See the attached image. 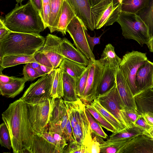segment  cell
<instances>
[{"instance_id":"6da1fadb","label":"cell","mask_w":153,"mask_h":153,"mask_svg":"<svg viewBox=\"0 0 153 153\" xmlns=\"http://www.w3.org/2000/svg\"><path fill=\"white\" fill-rule=\"evenodd\" d=\"M9 131L14 153H31L32 138L36 133L28 116L27 103L21 98L11 103L2 114Z\"/></svg>"},{"instance_id":"7a4b0ae2","label":"cell","mask_w":153,"mask_h":153,"mask_svg":"<svg viewBox=\"0 0 153 153\" xmlns=\"http://www.w3.org/2000/svg\"><path fill=\"white\" fill-rule=\"evenodd\" d=\"M3 21L5 26L13 32L40 36L46 28L40 14L29 0L25 4L17 3Z\"/></svg>"},{"instance_id":"3957f363","label":"cell","mask_w":153,"mask_h":153,"mask_svg":"<svg viewBox=\"0 0 153 153\" xmlns=\"http://www.w3.org/2000/svg\"><path fill=\"white\" fill-rule=\"evenodd\" d=\"M41 35L10 31L0 41V59L8 55L33 56L44 45Z\"/></svg>"},{"instance_id":"277c9868","label":"cell","mask_w":153,"mask_h":153,"mask_svg":"<svg viewBox=\"0 0 153 153\" xmlns=\"http://www.w3.org/2000/svg\"><path fill=\"white\" fill-rule=\"evenodd\" d=\"M64 102L71 122L74 138L77 143L82 146L85 138L93 132L85 113V105L79 98L74 102Z\"/></svg>"},{"instance_id":"5b68a950","label":"cell","mask_w":153,"mask_h":153,"mask_svg":"<svg viewBox=\"0 0 153 153\" xmlns=\"http://www.w3.org/2000/svg\"><path fill=\"white\" fill-rule=\"evenodd\" d=\"M116 22L120 26L122 34L125 39L135 40L142 47L150 40L147 26L136 14L121 12Z\"/></svg>"},{"instance_id":"8992f818","label":"cell","mask_w":153,"mask_h":153,"mask_svg":"<svg viewBox=\"0 0 153 153\" xmlns=\"http://www.w3.org/2000/svg\"><path fill=\"white\" fill-rule=\"evenodd\" d=\"M122 0H102L92 7L91 13L95 29L112 25L121 12Z\"/></svg>"},{"instance_id":"52a82bcc","label":"cell","mask_w":153,"mask_h":153,"mask_svg":"<svg viewBox=\"0 0 153 153\" xmlns=\"http://www.w3.org/2000/svg\"><path fill=\"white\" fill-rule=\"evenodd\" d=\"M26 103L28 116L33 128L36 133H42L49 123L52 98L36 99Z\"/></svg>"},{"instance_id":"ba28073f","label":"cell","mask_w":153,"mask_h":153,"mask_svg":"<svg viewBox=\"0 0 153 153\" xmlns=\"http://www.w3.org/2000/svg\"><path fill=\"white\" fill-rule=\"evenodd\" d=\"M148 60L146 53L133 51L123 56L119 66L134 97L138 94L135 85L137 72L139 68Z\"/></svg>"},{"instance_id":"9c48e42d","label":"cell","mask_w":153,"mask_h":153,"mask_svg":"<svg viewBox=\"0 0 153 153\" xmlns=\"http://www.w3.org/2000/svg\"><path fill=\"white\" fill-rule=\"evenodd\" d=\"M88 64L89 72L86 85L81 100L85 105L90 104L98 97L97 92L104 65L99 60L91 59Z\"/></svg>"},{"instance_id":"30bf717a","label":"cell","mask_w":153,"mask_h":153,"mask_svg":"<svg viewBox=\"0 0 153 153\" xmlns=\"http://www.w3.org/2000/svg\"><path fill=\"white\" fill-rule=\"evenodd\" d=\"M87 28L82 20L76 16L68 26L66 31L73 39L76 48L89 61L95 59V58L87 40L85 32Z\"/></svg>"},{"instance_id":"8fae6325","label":"cell","mask_w":153,"mask_h":153,"mask_svg":"<svg viewBox=\"0 0 153 153\" xmlns=\"http://www.w3.org/2000/svg\"><path fill=\"white\" fill-rule=\"evenodd\" d=\"M102 106L127 128L129 125L121 111L125 107L116 84L109 90L97 98Z\"/></svg>"},{"instance_id":"7c38bea8","label":"cell","mask_w":153,"mask_h":153,"mask_svg":"<svg viewBox=\"0 0 153 153\" xmlns=\"http://www.w3.org/2000/svg\"><path fill=\"white\" fill-rule=\"evenodd\" d=\"M56 69L30 84L21 97L26 102L45 98H51Z\"/></svg>"},{"instance_id":"4fadbf2b","label":"cell","mask_w":153,"mask_h":153,"mask_svg":"<svg viewBox=\"0 0 153 153\" xmlns=\"http://www.w3.org/2000/svg\"><path fill=\"white\" fill-rule=\"evenodd\" d=\"M31 153H62L63 151L51 132L45 131L33 137Z\"/></svg>"},{"instance_id":"5bb4252c","label":"cell","mask_w":153,"mask_h":153,"mask_svg":"<svg viewBox=\"0 0 153 153\" xmlns=\"http://www.w3.org/2000/svg\"><path fill=\"white\" fill-rule=\"evenodd\" d=\"M45 38V44L39 51L47 56L55 69L59 67L64 58L60 54L62 39L49 33Z\"/></svg>"},{"instance_id":"9a60e30c","label":"cell","mask_w":153,"mask_h":153,"mask_svg":"<svg viewBox=\"0 0 153 153\" xmlns=\"http://www.w3.org/2000/svg\"><path fill=\"white\" fill-rule=\"evenodd\" d=\"M52 101L48 125L60 126L63 131L69 119L64 101L62 98L52 99Z\"/></svg>"},{"instance_id":"2e32d148","label":"cell","mask_w":153,"mask_h":153,"mask_svg":"<svg viewBox=\"0 0 153 153\" xmlns=\"http://www.w3.org/2000/svg\"><path fill=\"white\" fill-rule=\"evenodd\" d=\"M122 153H153V139L143 134L131 139Z\"/></svg>"},{"instance_id":"e0dca14e","label":"cell","mask_w":153,"mask_h":153,"mask_svg":"<svg viewBox=\"0 0 153 153\" xmlns=\"http://www.w3.org/2000/svg\"><path fill=\"white\" fill-rule=\"evenodd\" d=\"M153 62L148 60L139 68L136 74L135 85L138 93L153 88Z\"/></svg>"},{"instance_id":"ac0fdd59","label":"cell","mask_w":153,"mask_h":153,"mask_svg":"<svg viewBox=\"0 0 153 153\" xmlns=\"http://www.w3.org/2000/svg\"><path fill=\"white\" fill-rule=\"evenodd\" d=\"M75 10L76 15L80 18L87 28L93 31L91 13V6L89 0H67Z\"/></svg>"},{"instance_id":"d6986e66","label":"cell","mask_w":153,"mask_h":153,"mask_svg":"<svg viewBox=\"0 0 153 153\" xmlns=\"http://www.w3.org/2000/svg\"><path fill=\"white\" fill-rule=\"evenodd\" d=\"M116 85L125 107L137 110L134 97L119 67L116 76Z\"/></svg>"},{"instance_id":"ffe728a7","label":"cell","mask_w":153,"mask_h":153,"mask_svg":"<svg viewBox=\"0 0 153 153\" xmlns=\"http://www.w3.org/2000/svg\"><path fill=\"white\" fill-rule=\"evenodd\" d=\"M60 54L65 58L85 67L87 66L89 62V61L85 56L65 38L62 39Z\"/></svg>"},{"instance_id":"44dd1931","label":"cell","mask_w":153,"mask_h":153,"mask_svg":"<svg viewBox=\"0 0 153 153\" xmlns=\"http://www.w3.org/2000/svg\"><path fill=\"white\" fill-rule=\"evenodd\" d=\"M119 67L112 65H104L98 90V97L108 91L116 84V74Z\"/></svg>"},{"instance_id":"7402d4cb","label":"cell","mask_w":153,"mask_h":153,"mask_svg":"<svg viewBox=\"0 0 153 153\" xmlns=\"http://www.w3.org/2000/svg\"><path fill=\"white\" fill-rule=\"evenodd\" d=\"M73 8L67 0H63L62 4L56 31L66 35L67 27L73 19L76 16Z\"/></svg>"},{"instance_id":"603a6c76","label":"cell","mask_w":153,"mask_h":153,"mask_svg":"<svg viewBox=\"0 0 153 153\" xmlns=\"http://www.w3.org/2000/svg\"><path fill=\"white\" fill-rule=\"evenodd\" d=\"M134 98L137 111L140 115L145 112L153 114V88H150L137 94Z\"/></svg>"},{"instance_id":"cb8c5ba5","label":"cell","mask_w":153,"mask_h":153,"mask_svg":"<svg viewBox=\"0 0 153 153\" xmlns=\"http://www.w3.org/2000/svg\"><path fill=\"white\" fill-rule=\"evenodd\" d=\"M27 80L24 77L16 78L12 82L0 83L1 94L8 98H13L22 91Z\"/></svg>"},{"instance_id":"d4e9b609","label":"cell","mask_w":153,"mask_h":153,"mask_svg":"<svg viewBox=\"0 0 153 153\" xmlns=\"http://www.w3.org/2000/svg\"><path fill=\"white\" fill-rule=\"evenodd\" d=\"M36 62L33 56L8 55L0 59V72L6 68Z\"/></svg>"},{"instance_id":"484cf974","label":"cell","mask_w":153,"mask_h":153,"mask_svg":"<svg viewBox=\"0 0 153 153\" xmlns=\"http://www.w3.org/2000/svg\"><path fill=\"white\" fill-rule=\"evenodd\" d=\"M75 78L67 73L63 72V96L64 101L74 102L79 99L76 91Z\"/></svg>"},{"instance_id":"4316f807","label":"cell","mask_w":153,"mask_h":153,"mask_svg":"<svg viewBox=\"0 0 153 153\" xmlns=\"http://www.w3.org/2000/svg\"><path fill=\"white\" fill-rule=\"evenodd\" d=\"M131 139H108L100 144V153H122L125 146Z\"/></svg>"},{"instance_id":"83f0119b","label":"cell","mask_w":153,"mask_h":153,"mask_svg":"<svg viewBox=\"0 0 153 153\" xmlns=\"http://www.w3.org/2000/svg\"><path fill=\"white\" fill-rule=\"evenodd\" d=\"M118 131L126 128L112 114L104 108L97 98L90 104Z\"/></svg>"},{"instance_id":"f1b7e54d","label":"cell","mask_w":153,"mask_h":153,"mask_svg":"<svg viewBox=\"0 0 153 153\" xmlns=\"http://www.w3.org/2000/svg\"><path fill=\"white\" fill-rule=\"evenodd\" d=\"M59 67L63 72L76 79L82 75L86 67L64 58Z\"/></svg>"},{"instance_id":"f546056e","label":"cell","mask_w":153,"mask_h":153,"mask_svg":"<svg viewBox=\"0 0 153 153\" xmlns=\"http://www.w3.org/2000/svg\"><path fill=\"white\" fill-rule=\"evenodd\" d=\"M63 0H51L50 16L47 26L51 33L57 30Z\"/></svg>"},{"instance_id":"4dcf8cb0","label":"cell","mask_w":153,"mask_h":153,"mask_svg":"<svg viewBox=\"0 0 153 153\" xmlns=\"http://www.w3.org/2000/svg\"><path fill=\"white\" fill-rule=\"evenodd\" d=\"M99 60L104 65H112L119 66L122 59L115 53L114 47L109 43L106 45Z\"/></svg>"},{"instance_id":"1f68e13d","label":"cell","mask_w":153,"mask_h":153,"mask_svg":"<svg viewBox=\"0 0 153 153\" xmlns=\"http://www.w3.org/2000/svg\"><path fill=\"white\" fill-rule=\"evenodd\" d=\"M136 14L147 26L151 38L153 36V0H148L145 7Z\"/></svg>"},{"instance_id":"d6a6232c","label":"cell","mask_w":153,"mask_h":153,"mask_svg":"<svg viewBox=\"0 0 153 153\" xmlns=\"http://www.w3.org/2000/svg\"><path fill=\"white\" fill-rule=\"evenodd\" d=\"M148 0H122L121 12L136 14L143 8Z\"/></svg>"},{"instance_id":"836d02e7","label":"cell","mask_w":153,"mask_h":153,"mask_svg":"<svg viewBox=\"0 0 153 153\" xmlns=\"http://www.w3.org/2000/svg\"><path fill=\"white\" fill-rule=\"evenodd\" d=\"M63 96V72L59 68L56 69L53 83L51 98L52 99L62 98Z\"/></svg>"},{"instance_id":"e575fe53","label":"cell","mask_w":153,"mask_h":153,"mask_svg":"<svg viewBox=\"0 0 153 153\" xmlns=\"http://www.w3.org/2000/svg\"><path fill=\"white\" fill-rule=\"evenodd\" d=\"M143 131L139 128L134 126L129 128H126L116 133H112L109 139H132L142 134Z\"/></svg>"},{"instance_id":"d590c367","label":"cell","mask_w":153,"mask_h":153,"mask_svg":"<svg viewBox=\"0 0 153 153\" xmlns=\"http://www.w3.org/2000/svg\"><path fill=\"white\" fill-rule=\"evenodd\" d=\"M85 108L102 127L112 133L117 132L115 128L90 104L85 105Z\"/></svg>"},{"instance_id":"8d00e7d4","label":"cell","mask_w":153,"mask_h":153,"mask_svg":"<svg viewBox=\"0 0 153 153\" xmlns=\"http://www.w3.org/2000/svg\"><path fill=\"white\" fill-rule=\"evenodd\" d=\"M90 69L88 64L82 75L76 79V94L79 99L82 98L85 90Z\"/></svg>"},{"instance_id":"74e56055","label":"cell","mask_w":153,"mask_h":153,"mask_svg":"<svg viewBox=\"0 0 153 153\" xmlns=\"http://www.w3.org/2000/svg\"><path fill=\"white\" fill-rule=\"evenodd\" d=\"M85 112L93 133L102 138H107L108 137V135L104 131L99 123L89 113L86 108Z\"/></svg>"},{"instance_id":"f35d334b","label":"cell","mask_w":153,"mask_h":153,"mask_svg":"<svg viewBox=\"0 0 153 153\" xmlns=\"http://www.w3.org/2000/svg\"><path fill=\"white\" fill-rule=\"evenodd\" d=\"M0 142L1 146L10 150L12 148V143L10 134L4 122L0 126Z\"/></svg>"},{"instance_id":"ab89813d","label":"cell","mask_w":153,"mask_h":153,"mask_svg":"<svg viewBox=\"0 0 153 153\" xmlns=\"http://www.w3.org/2000/svg\"><path fill=\"white\" fill-rule=\"evenodd\" d=\"M121 111L128 123L130 128L134 126L140 115L137 110L125 107Z\"/></svg>"},{"instance_id":"60d3db41","label":"cell","mask_w":153,"mask_h":153,"mask_svg":"<svg viewBox=\"0 0 153 153\" xmlns=\"http://www.w3.org/2000/svg\"><path fill=\"white\" fill-rule=\"evenodd\" d=\"M24 77L27 81H32L41 76L29 63L26 64L23 70Z\"/></svg>"},{"instance_id":"b9f144b4","label":"cell","mask_w":153,"mask_h":153,"mask_svg":"<svg viewBox=\"0 0 153 153\" xmlns=\"http://www.w3.org/2000/svg\"><path fill=\"white\" fill-rule=\"evenodd\" d=\"M104 141L102 137L96 135L87 148V153H100V145Z\"/></svg>"},{"instance_id":"7bdbcfd3","label":"cell","mask_w":153,"mask_h":153,"mask_svg":"<svg viewBox=\"0 0 153 153\" xmlns=\"http://www.w3.org/2000/svg\"><path fill=\"white\" fill-rule=\"evenodd\" d=\"M51 0H42V17L46 28L47 27L50 16Z\"/></svg>"},{"instance_id":"ee69618b","label":"cell","mask_w":153,"mask_h":153,"mask_svg":"<svg viewBox=\"0 0 153 153\" xmlns=\"http://www.w3.org/2000/svg\"><path fill=\"white\" fill-rule=\"evenodd\" d=\"M33 57L36 62L40 64L54 69L53 66L48 57L39 50L34 55Z\"/></svg>"},{"instance_id":"f6af8a7d","label":"cell","mask_w":153,"mask_h":153,"mask_svg":"<svg viewBox=\"0 0 153 153\" xmlns=\"http://www.w3.org/2000/svg\"><path fill=\"white\" fill-rule=\"evenodd\" d=\"M69 145L65 153H86V149L83 145L80 146L75 140L69 142Z\"/></svg>"},{"instance_id":"bcb514c9","label":"cell","mask_w":153,"mask_h":153,"mask_svg":"<svg viewBox=\"0 0 153 153\" xmlns=\"http://www.w3.org/2000/svg\"><path fill=\"white\" fill-rule=\"evenodd\" d=\"M64 137L67 142L68 143L74 140L73 136L72 126L69 118L67 123L63 131Z\"/></svg>"},{"instance_id":"7dc6e473","label":"cell","mask_w":153,"mask_h":153,"mask_svg":"<svg viewBox=\"0 0 153 153\" xmlns=\"http://www.w3.org/2000/svg\"><path fill=\"white\" fill-rule=\"evenodd\" d=\"M87 30L85 31V34L89 46L92 51H93L94 46L100 44V39L103 34V33L100 36L96 37L95 35L94 37L91 36L87 32Z\"/></svg>"},{"instance_id":"c3c4849f","label":"cell","mask_w":153,"mask_h":153,"mask_svg":"<svg viewBox=\"0 0 153 153\" xmlns=\"http://www.w3.org/2000/svg\"><path fill=\"white\" fill-rule=\"evenodd\" d=\"M134 126L139 128L143 131L149 130L152 127L147 123L143 117L140 115L136 120Z\"/></svg>"},{"instance_id":"681fc988","label":"cell","mask_w":153,"mask_h":153,"mask_svg":"<svg viewBox=\"0 0 153 153\" xmlns=\"http://www.w3.org/2000/svg\"><path fill=\"white\" fill-rule=\"evenodd\" d=\"M11 31L4 25L3 19H0V41L3 39Z\"/></svg>"},{"instance_id":"f907efd6","label":"cell","mask_w":153,"mask_h":153,"mask_svg":"<svg viewBox=\"0 0 153 153\" xmlns=\"http://www.w3.org/2000/svg\"><path fill=\"white\" fill-rule=\"evenodd\" d=\"M144 118L148 124L153 127V114L149 112H145L140 114Z\"/></svg>"},{"instance_id":"816d5d0a","label":"cell","mask_w":153,"mask_h":153,"mask_svg":"<svg viewBox=\"0 0 153 153\" xmlns=\"http://www.w3.org/2000/svg\"><path fill=\"white\" fill-rule=\"evenodd\" d=\"M16 77L13 76H9L2 74L1 72H0V83L6 84L9 83L13 82Z\"/></svg>"},{"instance_id":"f5cc1de1","label":"cell","mask_w":153,"mask_h":153,"mask_svg":"<svg viewBox=\"0 0 153 153\" xmlns=\"http://www.w3.org/2000/svg\"><path fill=\"white\" fill-rule=\"evenodd\" d=\"M30 65L41 76L46 74L42 70L40 64L36 62L29 63Z\"/></svg>"},{"instance_id":"db71d44e","label":"cell","mask_w":153,"mask_h":153,"mask_svg":"<svg viewBox=\"0 0 153 153\" xmlns=\"http://www.w3.org/2000/svg\"><path fill=\"white\" fill-rule=\"evenodd\" d=\"M37 10L42 16V0H29Z\"/></svg>"},{"instance_id":"11a10c76","label":"cell","mask_w":153,"mask_h":153,"mask_svg":"<svg viewBox=\"0 0 153 153\" xmlns=\"http://www.w3.org/2000/svg\"><path fill=\"white\" fill-rule=\"evenodd\" d=\"M40 65L42 70L46 74L51 73L54 70L47 66Z\"/></svg>"},{"instance_id":"9f6ffc18","label":"cell","mask_w":153,"mask_h":153,"mask_svg":"<svg viewBox=\"0 0 153 153\" xmlns=\"http://www.w3.org/2000/svg\"><path fill=\"white\" fill-rule=\"evenodd\" d=\"M150 51L153 52V36L151 38L149 42L146 44Z\"/></svg>"},{"instance_id":"6f0895ef","label":"cell","mask_w":153,"mask_h":153,"mask_svg":"<svg viewBox=\"0 0 153 153\" xmlns=\"http://www.w3.org/2000/svg\"><path fill=\"white\" fill-rule=\"evenodd\" d=\"M142 134H146L153 139V127H151L148 131H143Z\"/></svg>"},{"instance_id":"680465c9","label":"cell","mask_w":153,"mask_h":153,"mask_svg":"<svg viewBox=\"0 0 153 153\" xmlns=\"http://www.w3.org/2000/svg\"><path fill=\"white\" fill-rule=\"evenodd\" d=\"M102 0H89V1L91 7L96 5Z\"/></svg>"},{"instance_id":"91938a15","label":"cell","mask_w":153,"mask_h":153,"mask_svg":"<svg viewBox=\"0 0 153 153\" xmlns=\"http://www.w3.org/2000/svg\"><path fill=\"white\" fill-rule=\"evenodd\" d=\"M16 2L20 4H22V3L23 1H24L25 0H15Z\"/></svg>"},{"instance_id":"94428289","label":"cell","mask_w":153,"mask_h":153,"mask_svg":"<svg viewBox=\"0 0 153 153\" xmlns=\"http://www.w3.org/2000/svg\"></svg>"}]
</instances>
